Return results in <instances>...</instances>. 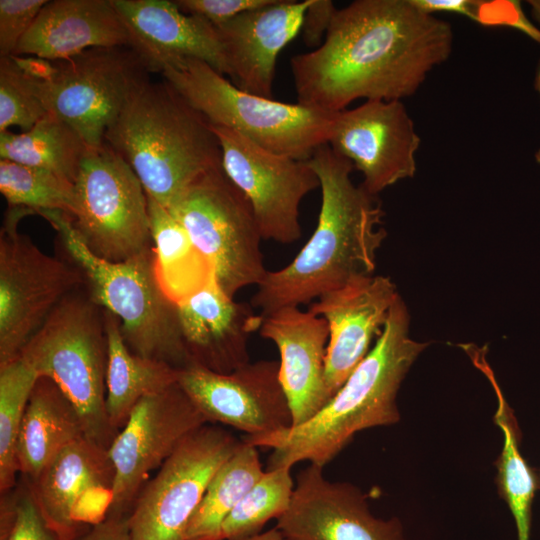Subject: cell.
Returning <instances> with one entry per match:
<instances>
[{
  "mask_svg": "<svg viewBox=\"0 0 540 540\" xmlns=\"http://www.w3.org/2000/svg\"><path fill=\"white\" fill-rule=\"evenodd\" d=\"M258 331L278 348L279 376L293 426L301 425L332 398L325 380L327 322L308 309L288 306L262 315Z\"/></svg>",
  "mask_w": 540,
  "mask_h": 540,
  "instance_id": "21",
  "label": "cell"
},
{
  "mask_svg": "<svg viewBox=\"0 0 540 540\" xmlns=\"http://www.w3.org/2000/svg\"><path fill=\"white\" fill-rule=\"evenodd\" d=\"M13 491L14 506L0 519V540H62L42 513L28 480Z\"/></svg>",
  "mask_w": 540,
  "mask_h": 540,
  "instance_id": "35",
  "label": "cell"
},
{
  "mask_svg": "<svg viewBox=\"0 0 540 540\" xmlns=\"http://www.w3.org/2000/svg\"><path fill=\"white\" fill-rule=\"evenodd\" d=\"M130 39L129 48L147 71L160 72L181 58L201 60L229 76L218 30L208 21L183 12L170 0H112Z\"/></svg>",
  "mask_w": 540,
  "mask_h": 540,
  "instance_id": "20",
  "label": "cell"
},
{
  "mask_svg": "<svg viewBox=\"0 0 540 540\" xmlns=\"http://www.w3.org/2000/svg\"><path fill=\"white\" fill-rule=\"evenodd\" d=\"M89 147L66 123L47 113L25 132H0V159L49 170L74 183Z\"/></svg>",
  "mask_w": 540,
  "mask_h": 540,
  "instance_id": "30",
  "label": "cell"
},
{
  "mask_svg": "<svg viewBox=\"0 0 540 540\" xmlns=\"http://www.w3.org/2000/svg\"><path fill=\"white\" fill-rule=\"evenodd\" d=\"M54 381L78 410L85 436L108 450L118 431L106 411L108 341L104 309L85 287L67 295L19 356Z\"/></svg>",
  "mask_w": 540,
  "mask_h": 540,
  "instance_id": "6",
  "label": "cell"
},
{
  "mask_svg": "<svg viewBox=\"0 0 540 540\" xmlns=\"http://www.w3.org/2000/svg\"><path fill=\"white\" fill-rule=\"evenodd\" d=\"M539 480H540V478H539Z\"/></svg>",
  "mask_w": 540,
  "mask_h": 540,
  "instance_id": "45",
  "label": "cell"
},
{
  "mask_svg": "<svg viewBox=\"0 0 540 540\" xmlns=\"http://www.w3.org/2000/svg\"><path fill=\"white\" fill-rule=\"evenodd\" d=\"M46 0H0V58L14 54Z\"/></svg>",
  "mask_w": 540,
  "mask_h": 540,
  "instance_id": "36",
  "label": "cell"
},
{
  "mask_svg": "<svg viewBox=\"0 0 540 540\" xmlns=\"http://www.w3.org/2000/svg\"><path fill=\"white\" fill-rule=\"evenodd\" d=\"M208 423L179 383L143 397L107 450L115 471L108 514L128 515L151 471Z\"/></svg>",
  "mask_w": 540,
  "mask_h": 540,
  "instance_id": "14",
  "label": "cell"
},
{
  "mask_svg": "<svg viewBox=\"0 0 540 540\" xmlns=\"http://www.w3.org/2000/svg\"><path fill=\"white\" fill-rule=\"evenodd\" d=\"M310 1L272 0L216 27L234 85L272 98L278 55L301 31Z\"/></svg>",
  "mask_w": 540,
  "mask_h": 540,
  "instance_id": "23",
  "label": "cell"
},
{
  "mask_svg": "<svg viewBox=\"0 0 540 540\" xmlns=\"http://www.w3.org/2000/svg\"><path fill=\"white\" fill-rule=\"evenodd\" d=\"M537 161L540 162V151L536 155Z\"/></svg>",
  "mask_w": 540,
  "mask_h": 540,
  "instance_id": "44",
  "label": "cell"
},
{
  "mask_svg": "<svg viewBox=\"0 0 540 540\" xmlns=\"http://www.w3.org/2000/svg\"><path fill=\"white\" fill-rule=\"evenodd\" d=\"M264 472L257 447L242 440L212 477L188 524L186 540H222L224 520Z\"/></svg>",
  "mask_w": 540,
  "mask_h": 540,
  "instance_id": "29",
  "label": "cell"
},
{
  "mask_svg": "<svg viewBox=\"0 0 540 540\" xmlns=\"http://www.w3.org/2000/svg\"><path fill=\"white\" fill-rule=\"evenodd\" d=\"M254 309L251 303L237 302L226 294L214 276L177 303L180 332L191 363L229 373L250 362L248 339L262 321Z\"/></svg>",
  "mask_w": 540,
  "mask_h": 540,
  "instance_id": "22",
  "label": "cell"
},
{
  "mask_svg": "<svg viewBox=\"0 0 540 540\" xmlns=\"http://www.w3.org/2000/svg\"><path fill=\"white\" fill-rule=\"evenodd\" d=\"M240 442L211 423L187 436L135 499L127 515L130 540H186L212 477Z\"/></svg>",
  "mask_w": 540,
  "mask_h": 540,
  "instance_id": "12",
  "label": "cell"
},
{
  "mask_svg": "<svg viewBox=\"0 0 540 540\" xmlns=\"http://www.w3.org/2000/svg\"><path fill=\"white\" fill-rule=\"evenodd\" d=\"M532 16L540 23V0H530Z\"/></svg>",
  "mask_w": 540,
  "mask_h": 540,
  "instance_id": "43",
  "label": "cell"
},
{
  "mask_svg": "<svg viewBox=\"0 0 540 540\" xmlns=\"http://www.w3.org/2000/svg\"><path fill=\"white\" fill-rule=\"evenodd\" d=\"M168 209L208 260L226 294L235 297L262 282L268 270L259 227L249 201L222 166L199 176Z\"/></svg>",
  "mask_w": 540,
  "mask_h": 540,
  "instance_id": "8",
  "label": "cell"
},
{
  "mask_svg": "<svg viewBox=\"0 0 540 540\" xmlns=\"http://www.w3.org/2000/svg\"><path fill=\"white\" fill-rule=\"evenodd\" d=\"M242 540H291L276 526Z\"/></svg>",
  "mask_w": 540,
  "mask_h": 540,
  "instance_id": "42",
  "label": "cell"
},
{
  "mask_svg": "<svg viewBox=\"0 0 540 540\" xmlns=\"http://www.w3.org/2000/svg\"><path fill=\"white\" fill-rule=\"evenodd\" d=\"M104 316L108 341L106 411L119 432L143 397L178 383L179 369L132 352L122 336L119 319L105 309Z\"/></svg>",
  "mask_w": 540,
  "mask_h": 540,
  "instance_id": "26",
  "label": "cell"
},
{
  "mask_svg": "<svg viewBox=\"0 0 540 540\" xmlns=\"http://www.w3.org/2000/svg\"><path fill=\"white\" fill-rule=\"evenodd\" d=\"M422 10L433 14L439 11L457 12L478 19L479 2L467 0H412Z\"/></svg>",
  "mask_w": 540,
  "mask_h": 540,
  "instance_id": "41",
  "label": "cell"
},
{
  "mask_svg": "<svg viewBox=\"0 0 540 540\" xmlns=\"http://www.w3.org/2000/svg\"><path fill=\"white\" fill-rule=\"evenodd\" d=\"M31 214L8 206L0 229V366L17 359L54 308L85 285L73 263L44 253L18 230Z\"/></svg>",
  "mask_w": 540,
  "mask_h": 540,
  "instance_id": "10",
  "label": "cell"
},
{
  "mask_svg": "<svg viewBox=\"0 0 540 540\" xmlns=\"http://www.w3.org/2000/svg\"><path fill=\"white\" fill-rule=\"evenodd\" d=\"M409 324L408 309L399 295L374 346L317 414L301 425L243 440L273 450L268 469L292 468L302 461L324 467L356 433L397 423L401 383L429 345L410 337Z\"/></svg>",
  "mask_w": 540,
  "mask_h": 540,
  "instance_id": "3",
  "label": "cell"
},
{
  "mask_svg": "<svg viewBox=\"0 0 540 540\" xmlns=\"http://www.w3.org/2000/svg\"><path fill=\"white\" fill-rule=\"evenodd\" d=\"M57 72L47 82L29 81L46 111L69 125L88 147L105 143L148 72L129 47L94 48L53 61Z\"/></svg>",
  "mask_w": 540,
  "mask_h": 540,
  "instance_id": "11",
  "label": "cell"
},
{
  "mask_svg": "<svg viewBox=\"0 0 540 540\" xmlns=\"http://www.w3.org/2000/svg\"><path fill=\"white\" fill-rule=\"evenodd\" d=\"M161 74L210 125L231 129L267 151L307 161L328 143L335 113L245 92L195 58L175 60Z\"/></svg>",
  "mask_w": 540,
  "mask_h": 540,
  "instance_id": "7",
  "label": "cell"
},
{
  "mask_svg": "<svg viewBox=\"0 0 540 540\" xmlns=\"http://www.w3.org/2000/svg\"><path fill=\"white\" fill-rule=\"evenodd\" d=\"M336 10L331 0L310 1L300 31L306 46L315 49L322 44Z\"/></svg>",
  "mask_w": 540,
  "mask_h": 540,
  "instance_id": "38",
  "label": "cell"
},
{
  "mask_svg": "<svg viewBox=\"0 0 540 540\" xmlns=\"http://www.w3.org/2000/svg\"><path fill=\"white\" fill-rule=\"evenodd\" d=\"M37 373L21 358L0 366V492L16 486L18 437Z\"/></svg>",
  "mask_w": 540,
  "mask_h": 540,
  "instance_id": "31",
  "label": "cell"
},
{
  "mask_svg": "<svg viewBox=\"0 0 540 540\" xmlns=\"http://www.w3.org/2000/svg\"><path fill=\"white\" fill-rule=\"evenodd\" d=\"M398 296L389 277L373 274L322 294L308 307L328 325L325 380L331 397L371 350Z\"/></svg>",
  "mask_w": 540,
  "mask_h": 540,
  "instance_id": "19",
  "label": "cell"
},
{
  "mask_svg": "<svg viewBox=\"0 0 540 540\" xmlns=\"http://www.w3.org/2000/svg\"><path fill=\"white\" fill-rule=\"evenodd\" d=\"M38 215L55 229L63 257L81 271L93 301L119 319L122 336L132 352L177 369L191 363L180 332L177 304L164 294L156 279L153 248L123 262H111L87 248L68 214L46 210Z\"/></svg>",
  "mask_w": 540,
  "mask_h": 540,
  "instance_id": "5",
  "label": "cell"
},
{
  "mask_svg": "<svg viewBox=\"0 0 540 540\" xmlns=\"http://www.w3.org/2000/svg\"><path fill=\"white\" fill-rule=\"evenodd\" d=\"M48 112L11 57L0 58V132L31 129Z\"/></svg>",
  "mask_w": 540,
  "mask_h": 540,
  "instance_id": "34",
  "label": "cell"
},
{
  "mask_svg": "<svg viewBox=\"0 0 540 540\" xmlns=\"http://www.w3.org/2000/svg\"><path fill=\"white\" fill-rule=\"evenodd\" d=\"M0 192L10 207H24L35 214L74 211V183L43 168L0 159Z\"/></svg>",
  "mask_w": 540,
  "mask_h": 540,
  "instance_id": "33",
  "label": "cell"
},
{
  "mask_svg": "<svg viewBox=\"0 0 540 540\" xmlns=\"http://www.w3.org/2000/svg\"><path fill=\"white\" fill-rule=\"evenodd\" d=\"M147 198L156 279L164 294L177 304L205 286L214 276L213 270L170 210Z\"/></svg>",
  "mask_w": 540,
  "mask_h": 540,
  "instance_id": "28",
  "label": "cell"
},
{
  "mask_svg": "<svg viewBox=\"0 0 540 540\" xmlns=\"http://www.w3.org/2000/svg\"><path fill=\"white\" fill-rule=\"evenodd\" d=\"M309 464L296 478L287 511L277 520L291 540H404L398 518L375 517L367 496L348 482L328 480Z\"/></svg>",
  "mask_w": 540,
  "mask_h": 540,
  "instance_id": "17",
  "label": "cell"
},
{
  "mask_svg": "<svg viewBox=\"0 0 540 540\" xmlns=\"http://www.w3.org/2000/svg\"><path fill=\"white\" fill-rule=\"evenodd\" d=\"M178 383L209 423L231 426L245 437L293 426L275 360L248 362L229 373L190 363L179 369Z\"/></svg>",
  "mask_w": 540,
  "mask_h": 540,
  "instance_id": "15",
  "label": "cell"
},
{
  "mask_svg": "<svg viewBox=\"0 0 540 540\" xmlns=\"http://www.w3.org/2000/svg\"><path fill=\"white\" fill-rule=\"evenodd\" d=\"M83 436V422L71 400L54 381L38 377L18 437L19 472L34 481L63 448Z\"/></svg>",
  "mask_w": 540,
  "mask_h": 540,
  "instance_id": "25",
  "label": "cell"
},
{
  "mask_svg": "<svg viewBox=\"0 0 540 540\" xmlns=\"http://www.w3.org/2000/svg\"><path fill=\"white\" fill-rule=\"evenodd\" d=\"M10 57L26 77L35 81H50L57 72L53 61L38 56L11 55Z\"/></svg>",
  "mask_w": 540,
  "mask_h": 540,
  "instance_id": "40",
  "label": "cell"
},
{
  "mask_svg": "<svg viewBox=\"0 0 540 540\" xmlns=\"http://www.w3.org/2000/svg\"><path fill=\"white\" fill-rule=\"evenodd\" d=\"M211 128L219 141L223 171L249 201L262 239L297 241L302 234L301 201L320 188L308 160L272 153L225 127Z\"/></svg>",
  "mask_w": 540,
  "mask_h": 540,
  "instance_id": "13",
  "label": "cell"
},
{
  "mask_svg": "<svg viewBox=\"0 0 540 540\" xmlns=\"http://www.w3.org/2000/svg\"><path fill=\"white\" fill-rule=\"evenodd\" d=\"M129 45L128 31L112 0H52L43 6L13 55L62 61L89 49Z\"/></svg>",
  "mask_w": 540,
  "mask_h": 540,
  "instance_id": "24",
  "label": "cell"
},
{
  "mask_svg": "<svg viewBox=\"0 0 540 540\" xmlns=\"http://www.w3.org/2000/svg\"><path fill=\"white\" fill-rule=\"evenodd\" d=\"M71 540H130L127 515L107 514L102 520L86 525Z\"/></svg>",
  "mask_w": 540,
  "mask_h": 540,
  "instance_id": "39",
  "label": "cell"
},
{
  "mask_svg": "<svg viewBox=\"0 0 540 540\" xmlns=\"http://www.w3.org/2000/svg\"><path fill=\"white\" fill-rule=\"evenodd\" d=\"M185 13L200 17L218 27L239 14L263 7L272 0H174Z\"/></svg>",
  "mask_w": 540,
  "mask_h": 540,
  "instance_id": "37",
  "label": "cell"
},
{
  "mask_svg": "<svg viewBox=\"0 0 540 540\" xmlns=\"http://www.w3.org/2000/svg\"><path fill=\"white\" fill-rule=\"evenodd\" d=\"M308 162L320 182L317 226L296 257L279 270H268L257 286L250 303L262 315L311 304L357 277L373 275L386 238L381 202L352 181L351 161L324 144Z\"/></svg>",
  "mask_w": 540,
  "mask_h": 540,
  "instance_id": "2",
  "label": "cell"
},
{
  "mask_svg": "<svg viewBox=\"0 0 540 540\" xmlns=\"http://www.w3.org/2000/svg\"><path fill=\"white\" fill-rule=\"evenodd\" d=\"M451 25L412 0L337 9L322 44L291 58L297 103L337 113L357 99L401 101L449 58Z\"/></svg>",
  "mask_w": 540,
  "mask_h": 540,
  "instance_id": "1",
  "label": "cell"
},
{
  "mask_svg": "<svg viewBox=\"0 0 540 540\" xmlns=\"http://www.w3.org/2000/svg\"><path fill=\"white\" fill-rule=\"evenodd\" d=\"M114 477L107 450L83 436L28 482L49 524L62 540H71L86 525L107 516Z\"/></svg>",
  "mask_w": 540,
  "mask_h": 540,
  "instance_id": "18",
  "label": "cell"
},
{
  "mask_svg": "<svg viewBox=\"0 0 540 540\" xmlns=\"http://www.w3.org/2000/svg\"><path fill=\"white\" fill-rule=\"evenodd\" d=\"M105 142L130 165L146 194L166 208L199 176L222 166L211 125L166 81L147 79Z\"/></svg>",
  "mask_w": 540,
  "mask_h": 540,
  "instance_id": "4",
  "label": "cell"
},
{
  "mask_svg": "<svg viewBox=\"0 0 540 540\" xmlns=\"http://www.w3.org/2000/svg\"><path fill=\"white\" fill-rule=\"evenodd\" d=\"M421 138L402 101L369 100L335 113L328 145L363 175L361 185L378 195L416 173Z\"/></svg>",
  "mask_w": 540,
  "mask_h": 540,
  "instance_id": "16",
  "label": "cell"
},
{
  "mask_svg": "<svg viewBox=\"0 0 540 540\" xmlns=\"http://www.w3.org/2000/svg\"><path fill=\"white\" fill-rule=\"evenodd\" d=\"M71 218L87 248L102 259L123 262L153 248L144 187L106 142L89 147L81 161Z\"/></svg>",
  "mask_w": 540,
  "mask_h": 540,
  "instance_id": "9",
  "label": "cell"
},
{
  "mask_svg": "<svg viewBox=\"0 0 540 540\" xmlns=\"http://www.w3.org/2000/svg\"><path fill=\"white\" fill-rule=\"evenodd\" d=\"M461 347L473 364L488 378L496 394L497 410L494 420L503 434V447L496 462L497 485L513 515L518 540H530L531 506L540 480L520 453L517 421L485 358L486 348L474 344H463Z\"/></svg>",
  "mask_w": 540,
  "mask_h": 540,
  "instance_id": "27",
  "label": "cell"
},
{
  "mask_svg": "<svg viewBox=\"0 0 540 540\" xmlns=\"http://www.w3.org/2000/svg\"><path fill=\"white\" fill-rule=\"evenodd\" d=\"M295 483L291 468L267 469L222 524V540H242L262 532L289 508Z\"/></svg>",
  "mask_w": 540,
  "mask_h": 540,
  "instance_id": "32",
  "label": "cell"
}]
</instances>
